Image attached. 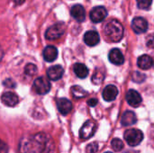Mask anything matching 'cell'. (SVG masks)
<instances>
[{
  "label": "cell",
  "mask_w": 154,
  "mask_h": 153,
  "mask_svg": "<svg viewBox=\"0 0 154 153\" xmlns=\"http://www.w3.org/2000/svg\"><path fill=\"white\" fill-rule=\"evenodd\" d=\"M37 72V68L34 64H27L25 66V69H24V73L25 75L29 76V77H32L35 73Z\"/></svg>",
  "instance_id": "cell-23"
},
{
  "label": "cell",
  "mask_w": 154,
  "mask_h": 153,
  "mask_svg": "<svg viewBox=\"0 0 154 153\" xmlns=\"http://www.w3.org/2000/svg\"><path fill=\"white\" fill-rule=\"evenodd\" d=\"M73 71L76 76L79 78H86L88 75V69L83 63H76L73 66Z\"/></svg>",
  "instance_id": "cell-20"
},
{
  "label": "cell",
  "mask_w": 154,
  "mask_h": 153,
  "mask_svg": "<svg viewBox=\"0 0 154 153\" xmlns=\"http://www.w3.org/2000/svg\"><path fill=\"white\" fill-rule=\"evenodd\" d=\"M4 85H5V87H9V88H14V87L16 86V85H15V83H14L11 78L5 79V80L4 81Z\"/></svg>",
  "instance_id": "cell-28"
},
{
  "label": "cell",
  "mask_w": 154,
  "mask_h": 153,
  "mask_svg": "<svg viewBox=\"0 0 154 153\" xmlns=\"http://www.w3.org/2000/svg\"><path fill=\"white\" fill-rule=\"evenodd\" d=\"M137 65L142 69H149L153 66V60L149 55H142L137 60Z\"/></svg>",
  "instance_id": "cell-18"
},
{
  "label": "cell",
  "mask_w": 154,
  "mask_h": 153,
  "mask_svg": "<svg viewBox=\"0 0 154 153\" xmlns=\"http://www.w3.org/2000/svg\"><path fill=\"white\" fill-rule=\"evenodd\" d=\"M51 83L44 77L37 78L33 82V88L38 95H45L51 90Z\"/></svg>",
  "instance_id": "cell-5"
},
{
  "label": "cell",
  "mask_w": 154,
  "mask_h": 153,
  "mask_svg": "<svg viewBox=\"0 0 154 153\" xmlns=\"http://www.w3.org/2000/svg\"><path fill=\"white\" fill-rule=\"evenodd\" d=\"M137 122L136 115L132 111H125L122 116L121 123L124 126H131L134 125Z\"/></svg>",
  "instance_id": "cell-19"
},
{
  "label": "cell",
  "mask_w": 154,
  "mask_h": 153,
  "mask_svg": "<svg viewBox=\"0 0 154 153\" xmlns=\"http://www.w3.org/2000/svg\"><path fill=\"white\" fill-rule=\"evenodd\" d=\"M147 46L149 48H154V34L149 36L147 40Z\"/></svg>",
  "instance_id": "cell-29"
},
{
  "label": "cell",
  "mask_w": 154,
  "mask_h": 153,
  "mask_svg": "<svg viewBox=\"0 0 154 153\" xmlns=\"http://www.w3.org/2000/svg\"><path fill=\"white\" fill-rule=\"evenodd\" d=\"M103 79H104V73H102L101 71H98V70H97L96 73L92 77V82L96 85L102 83Z\"/></svg>",
  "instance_id": "cell-24"
},
{
  "label": "cell",
  "mask_w": 154,
  "mask_h": 153,
  "mask_svg": "<svg viewBox=\"0 0 154 153\" xmlns=\"http://www.w3.org/2000/svg\"><path fill=\"white\" fill-rule=\"evenodd\" d=\"M108 59L111 63L117 65V66H120V65L124 64V62H125V57L119 49L111 50L109 52V55H108Z\"/></svg>",
  "instance_id": "cell-14"
},
{
  "label": "cell",
  "mask_w": 154,
  "mask_h": 153,
  "mask_svg": "<svg viewBox=\"0 0 154 153\" xmlns=\"http://www.w3.org/2000/svg\"><path fill=\"white\" fill-rule=\"evenodd\" d=\"M118 95V89L114 85H108L103 90V98L107 102L114 101Z\"/></svg>",
  "instance_id": "cell-15"
},
{
  "label": "cell",
  "mask_w": 154,
  "mask_h": 153,
  "mask_svg": "<svg viewBox=\"0 0 154 153\" xmlns=\"http://www.w3.org/2000/svg\"><path fill=\"white\" fill-rule=\"evenodd\" d=\"M97 125L96 122H94L93 120L87 121L80 129V132H79L80 138L83 140H88V139L91 138L95 134V133L97 131Z\"/></svg>",
  "instance_id": "cell-6"
},
{
  "label": "cell",
  "mask_w": 154,
  "mask_h": 153,
  "mask_svg": "<svg viewBox=\"0 0 154 153\" xmlns=\"http://www.w3.org/2000/svg\"><path fill=\"white\" fill-rule=\"evenodd\" d=\"M98 151V144L97 142H92L88 145L87 153H97Z\"/></svg>",
  "instance_id": "cell-27"
},
{
  "label": "cell",
  "mask_w": 154,
  "mask_h": 153,
  "mask_svg": "<svg viewBox=\"0 0 154 153\" xmlns=\"http://www.w3.org/2000/svg\"><path fill=\"white\" fill-rule=\"evenodd\" d=\"M57 106H58V110L59 112L62 115H67L68 114H69L73 108L71 102L67 99V98H60L57 100Z\"/></svg>",
  "instance_id": "cell-12"
},
{
  "label": "cell",
  "mask_w": 154,
  "mask_h": 153,
  "mask_svg": "<svg viewBox=\"0 0 154 153\" xmlns=\"http://www.w3.org/2000/svg\"><path fill=\"white\" fill-rule=\"evenodd\" d=\"M149 24L146 19L143 17H135L132 22V29L135 33L141 34L148 30Z\"/></svg>",
  "instance_id": "cell-8"
},
{
  "label": "cell",
  "mask_w": 154,
  "mask_h": 153,
  "mask_svg": "<svg viewBox=\"0 0 154 153\" xmlns=\"http://www.w3.org/2000/svg\"><path fill=\"white\" fill-rule=\"evenodd\" d=\"M84 41L88 46H90V47L96 46L100 41V36L97 31L91 30V31H88L85 33Z\"/></svg>",
  "instance_id": "cell-11"
},
{
  "label": "cell",
  "mask_w": 154,
  "mask_h": 153,
  "mask_svg": "<svg viewBox=\"0 0 154 153\" xmlns=\"http://www.w3.org/2000/svg\"><path fill=\"white\" fill-rule=\"evenodd\" d=\"M104 32L110 41L118 42L124 37L125 29L119 21L111 20L105 25Z\"/></svg>",
  "instance_id": "cell-2"
},
{
  "label": "cell",
  "mask_w": 154,
  "mask_h": 153,
  "mask_svg": "<svg viewBox=\"0 0 154 153\" xmlns=\"http://www.w3.org/2000/svg\"><path fill=\"white\" fill-rule=\"evenodd\" d=\"M64 74V69L60 65H54L51 68L48 69L47 70V76L50 80L52 81H57L62 78Z\"/></svg>",
  "instance_id": "cell-9"
},
{
  "label": "cell",
  "mask_w": 154,
  "mask_h": 153,
  "mask_svg": "<svg viewBox=\"0 0 154 153\" xmlns=\"http://www.w3.org/2000/svg\"><path fill=\"white\" fill-rule=\"evenodd\" d=\"M2 102L4 105L13 107L15 106L18 103H19V98L17 96L16 94L13 93V92H5L2 95Z\"/></svg>",
  "instance_id": "cell-16"
},
{
  "label": "cell",
  "mask_w": 154,
  "mask_h": 153,
  "mask_svg": "<svg viewBox=\"0 0 154 153\" xmlns=\"http://www.w3.org/2000/svg\"><path fill=\"white\" fill-rule=\"evenodd\" d=\"M42 55L46 61H48V62L54 61L58 57V50L56 47H54L52 45H49V46L45 47V49L43 50Z\"/></svg>",
  "instance_id": "cell-17"
},
{
  "label": "cell",
  "mask_w": 154,
  "mask_h": 153,
  "mask_svg": "<svg viewBox=\"0 0 154 153\" xmlns=\"http://www.w3.org/2000/svg\"><path fill=\"white\" fill-rule=\"evenodd\" d=\"M107 16V11L104 6H96L90 11L89 17L93 23H98L103 22Z\"/></svg>",
  "instance_id": "cell-7"
},
{
  "label": "cell",
  "mask_w": 154,
  "mask_h": 153,
  "mask_svg": "<svg viewBox=\"0 0 154 153\" xmlns=\"http://www.w3.org/2000/svg\"><path fill=\"white\" fill-rule=\"evenodd\" d=\"M105 153H113V152H110V151H107V152H105Z\"/></svg>",
  "instance_id": "cell-32"
},
{
  "label": "cell",
  "mask_w": 154,
  "mask_h": 153,
  "mask_svg": "<svg viewBox=\"0 0 154 153\" xmlns=\"http://www.w3.org/2000/svg\"><path fill=\"white\" fill-rule=\"evenodd\" d=\"M71 93H72L73 97L76 99L83 98L88 96V92L79 86H73L71 87Z\"/></svg>",
  "instance_id": "cell-21"
},
{
  "label": "cell",
  "mask_w": 154,
  "mask_h": 153,
  "mask_svg": "<svg viewBox=\"0 0 154 153\" xmlns=\"http://www.w3.org/2000/svg\"><path fill=\"white\" fill-rule=\"evenodd\" d=\"M125 140L130 146H137L143 140V133L138 129H129L125 132Z\"/></svg>",
  "instance_id": "cell-3"
},
{
  "label": "cell",
  "mask_w": 154,
  "mask_h": 153,
  "mask_svg": "<svg viewBox=\"0 0 154 153\" xmlns=\"http://www.w3.org/2000/svg\"><path fill=\"white\" fill-rule=\"evenodd\" d=\"M19 153H52L54 144L46 133H37L23 138L19 143Z\"/></svg>",
  "instance_id": "cell-1"
},
{
  "label": "cell",
  "mask_w": 154,
  "mask_h": 153,
  "mask_svg": "<svg viewBox=\"0 0 154 153\" xmlns=\"http://www.w3.org/2000/svg\"><path fill=\"white\" fill-rule=\"evenodd\" d=\"M126 101L131 106L138 107L142 104L143 99H142L141 95L137 91L131 89L126 93Z\"/></svg>",
  "instance_id": "cell-10"
},
{
  "label": "cell",
  "mask_w": 154,
  "mask_h": 153,
  "mask_svg": "<svg viewBox=\"0 0 154 153\" xmlns=\"http://www.w3.org/2000/svg\"><path fill=\"white\" fill-rule=\"evenodd\" d=\"M13 1H14V4L15 5H22V4H23L25 0H13Z\"/></svg>",
  "instance_id": "cell-31"
},
{
  "label": "cell",
  "mask_w": 154,
  "mask_h": 153,
  "mask_svg": "<svg viewBox=\"0 0 154 153\" xmlns=\"http://www.w3.org/2000/svg\"><path fill=\"white\" fill-rule=\"evenodd\" d=\"M71 16L78 22L81 23L86 19V11L81 5H74L70 10Z\"/></svg>",
  "instance_id": "cell-13"
},
{
  "label": "cell",
  "mask_w": 154,
  "mask_h": 153,
  "mask_svg": "<svg viewBox=\"0 0 154 153\" xmlns=\"http://www.w3.org/2000/svg\"><path fill=\"white\" fill-rule=\"evenodd\" d=\"M97 103H98V100H97V98H90V99L88 101V105L89 106H91V107L96 106L97 105Z\"/></svg>",
  "instance_id": "cell-30"
},
{
  "label": "cell",
  "mask_w": 154,
  "mask_h": 153,
  "mask_svg": "<svg viewBox=\"0 0 154 153\" xmlns=\"http://www.w3.org/2000/svg\"><path fill=\"white\" fill-rule=\"evenodd\" d=\"M111 147L115 151H121L124 148V142L118 138L113 139L111 142Z\"/></svg>",
  "instance_id": "cell-22"
},
{
  "label": "cell",
  "mask_w": 154,
  "mask_h": 153,
  "mask_svg": "<svg viewBox=\"0 0 154 153\" xmlns=\"http://www.w3.org/2000/svg\"><path fill=\"white\" fill-rule=\"evenodd\" d=\"M146 78L145 75H143V73L139 72V71H135L133 75V79L134 82H137V83H142L144 81V79Z\"/></svg>",
  "instance_id": "cell-26"
},
{
  "label": "cell",
  "mask_w": 154,
  "mask_h": 153,
  "mask_svg": "<svg viewBox=\"0 0 154 153\" xmlns=\"http://www.w3.org/2000/svg\"><path fill=\"white\" fill-rule=\"evenodd\" d=\"M66 30V25L63 23H57L47 29L45 32V37L47 40H56L61 37Z\"/></svg>",
  "instance_id": "cell-4"
},
{
  "label": "cell",
  "mask_w": 154,
  "mask_h": 153,
  "mask_svg": "<svg viewBox=\"0 0 154 153\" xmlns=\"http://www.w3.org/2000/svg\"><path fill=\"white\" fill-rule=\"evenodd\" d=\"M136 1H137L138 7L141 9H144V10L149 9L152 3V0H136Z\"/></svg>",
  "instance_id": "cell-25"
}]
</instances>
